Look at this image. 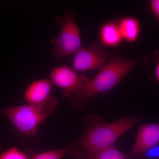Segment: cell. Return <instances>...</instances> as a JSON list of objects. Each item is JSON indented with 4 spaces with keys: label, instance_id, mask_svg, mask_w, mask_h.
Segmentation results:
<instances>
[{
    "label": "cell",
    "instance_id": "obj_1",
    "mask_svg": "<svg viewBox=\"0 0 159 159\" xmlns=\"http://www.w3.org/2000/svg\"><path fill=\"white\" fill-rule=\"evenodd\" d=\"M149 61L147 55L138 58H127L119 54L114 55L100 69L98 74L89 80L84 87L70 97L72 104L80 108L98 94L113 88L139 64L146 65Z\"/></svg>",
    "mask_w": 159,
    "mask_h": 159
},
{
    "label": "cell",
    "instance_id": "obj_2",
    "mask_svg": "<svg viewBox=\"0 0 159 159\" xmlns=\"http://www.w3.org/2000/svg\"><path fill=\"white\" fill-rule=\"evenodd\" d=\"M58 100L52 96L46 103L40 105L27 104L0 108V114L13 124L20 133L33 137L38 133V127L53 113Z\"/></svg>",
    "mask_w": 159,
    "mask_h": 159
},
{
    "label": "cell",
    "instance_id": "obj_3",
    "mask_svg": "<svg viewBox=\"0 0 159 159\" xmlns=\"http://www.w3.org/2000/svg\"><path fill=\"white\" fill-rule=\"evenodd\" d=\"M141 120L139 117H125L111 123H100L87 132L81 145L93 152L114 146L117 140Z\"/></svg>",
    "mask_w": 159,
    "mask_h": 159
},
{
    "label": "cell",
    "instance_id": "obj_4",
    "mask_svg": "<svg viewBox=\"0 0 159 159\" xmlns=\"http://www.w3.org/2000/svg\"><path fill=\"white\" fill-rule=\"evenodd\" d=\"M55 21L61 27L59 34L52 38V53L57 58L75 54L81 47L80 30L75 21L74 13L67 11L63 17L57 16Z\"/></svg>",
    "mask_w": 159,
    "mask_h": 159
},
{
    "label": "cell",
    "instance_id": "obj_5",
    "mask_svg": "<svg viewBox=\"0 0 159 159\" xmlns=\"http://www.w3.org/2000/svg\"><path fill=\"white\" fill-rule=\"evenodd\" d=\"M50 78L54 85L63 89L65 95L69 98L80 90L89 81L85 75H78L74 69L67 65L52 69Z\"/></svg>",
    "mask_w": 159,
    "mask_h": 159
},
{
    "label": "cell",
    "instance_id": "obj_6",
    "mask_svg": "<svg viewBox=\"0 0 159 159\" xmlns=\"http://www.w3.org/2000/svg\"><path fill=\"white\" fill-rule=\"evenodd\" d=\"M109 57V54L99 44L93 43L80 48L75 53L72 68L76 72L100 70L105 65Z\"/></svg>",
    "mask_w": 159,
    "mask_h": 159
},
{
    "label": "cell",
    "instance_id": "obj_7",
    "mask_svg": "<svg viewBox=\"0 0 159 159\" xmlns=\"http://www.w3.org/2000/svg\"><path fill=\"white\" fill-rule=\"evenodd\" d=\"M159 142V124L150 123L142 125L138 131L132 153L134 155H139L157 146Z\"/></svg>",
    "mask_w": 159,
    "mask_h": 159
},
{
    "label": "cell",
    "instance_id": "obj_8",
    "mask_svg": "<svg viewBox=\"0 0 159 159\" xmlns=\"http://www.w3.org/2000/svg\"><path fill=\"white\" fill-rule=\"evenodd\" d=\"M52 83L51 80L43 79L31 83L24 93L25 101L29 104L40 105L48 101L51 97Z\"/></svg>",
    "mask_w": 159,
    "mask_h": 159
},
{
    "label": "cell",
    "instance_id": "obj_9",
    "mask_svg": "<svg viewBox=\"0 0 159 159\" xmlns=\"http://www.w3.org/2000/svg\"><path fill=\"white\" fill-rule=\"evenodd\" d=\"M100 35L103 43L110 47L117 45L122 39L119 25L114 22L107 23L102 26Z\"/></svg>",
    "mask_w": 159,
    "mask_h": 159
},
{
    "label": "cell",
    "instance_id": "obj_10",
    "mask_svg": "<svg viewBox=\"0 0 159 159\" xmlns=\"http://www.w3.org/2000/svg\"><path fill=\"white\" fill-rule=\"evenodd\" d=\"M119 26L122 38L129 42H134L139 37L140 25L136 19L125 18L120 21Z\"/></svg>",
    "mask_w": 159,
    "mask_h": 159
},
{
    "label": "cell",
    "instance_id": "obj_11",
    "mask_svg": "<svg viewBox=\"0 0 159 159\" xmlns=\"http://www.w3.org/2000/svg\"><path fill=\"white\" fill-rule=\"evenodd\" d=\"M75 151V147L73 145L66 148L39 152H36L31 149H27L25 152L29 159H62L67 155L73 154Z\"/></svg>",
    "mask_w": 159,
    "mask_h": 159
},
{
    "label": "cell",
    "instance_id": "obj_12",
    "mask_svg": "<svg viewBox=\"0 0 159 159\" xmlns=\"http://www.w3.org/2000/svg\"><path fill=\"white\" fill-rule=\"evenodd\" d=\"M93 153V159H127V156L124 152L114 146Z\"/></svg>",
    "mask_w": 159,
    "mask_h": 159
},
{
    "label": "cell",
    "instance_id": "obj_13",
    "mask_svg": "<svg viewBox=\"0 0 159 159\" xmlns=\"http://www.w3.org/2000/svg\"><path fill=\"white\" fill-rule=\"evenodd\" d=\"M0 159H29L25 152L20 150L16 147H11L0 152Z\"/></svg>",
    "mask_w": 159,
    "mask_h": 159
},
{
    "label": "cell",
    "instance_id": "obj_14",
    "mask_svg": "<svg viewBox=\"0 0 159 159\" xmlns=\"http://www.w3.org/2000/svg\"><path fill=\"white\" fill-rule=\"evenodd\" d=\"M151 7L155 16L157 19L159 20V0H152L151 1Z\"/></svg>",
    "mask_w": 159,
    "mask_h": 159
},
{
    "label": "cell",
    "instance_id": "obj_15",
    "mask_svg": "<svg viewBox=\"0 0 159 159\" xmlns=\"http://www.w3.org/2000/svg\"><path fill=\"white\" fill-rule=\"evenodd\" d=\"M157 146L152 147V148H151L148 149V151H148V156L150 157H157V156H158L159 148L158 147L157 148Z\"/></svg>",
    "mask_w": 159,
    "mask_h": 159
},
{
    "label": "cell",
    "instance_id": "obj_16",
    "mask_svg": "<svg viewBox=\"0 0 159 159\" xmlns=\"http://www.w3.org/2000/svg\"><path fill=\"white\" fill-rule=\"evenodd\" d=\"M157 60H159V59L154 60V61L157 62V65L156 66L155 70V75L157 81H159V61H157Z\"/></svg>",
    "mask_w": 159,
    "mask_h": 159
},
{
    "label": "cell",
    "instance_id": "obj_17",
    "mask_svg": "<svg viewBox=\"0 0 159 159\" xmlns=\"http://www.w3.org/2000/svg\"><path fill=\"white\" fill-rule=\"evenodd\" d=\"M73 154H74V159H80V158L78 156V155H77V154L75 153V152H74Z\"/></svg>",
    "mask_w": 159,
    "mask_h": 159
}]
</instances>
